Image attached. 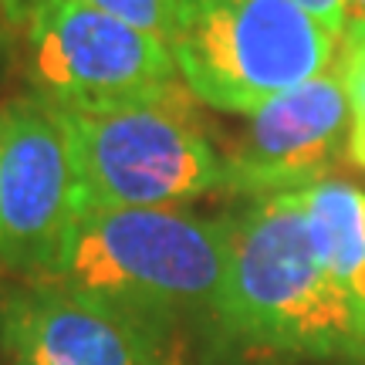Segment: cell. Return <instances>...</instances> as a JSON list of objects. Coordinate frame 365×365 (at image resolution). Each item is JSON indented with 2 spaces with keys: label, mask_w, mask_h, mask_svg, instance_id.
I'll use <instances>...</instances> for the list:
<instances>
[{
  "label": "cell",
  "mask_w": 365,
  "mask_h": 365,
  "mask_svg": "<svg viewBox=\"0 0 365 365\" xmlns=\"http://www.w3.org/2000/svg\"><path fill=\"white\" fill-rule=\"evenodd\" d=\"M4 4V14H7V21H11V27L17 31V38H21V27L27 24V17H31V11L38 7L41 0H0Z\"/></svg>",
  "instance_id": "13"
},
{
  "label": "cell",
  "mask_w": 365,
  "mask_h": 365,
  "mask_svg": "<svg viewBox=\"0 0 365 365\" xmlns=\"http://www.w3.org/2000/svg\"><path fill=\"white\" fill-rule=\"evenodd\" d=\"M298 193L318 257L365 308V193L341 180H322Z\"/></svg>",
  "instance_id": "9"
},
{
  "label": "cell",
  "mask_w": 365,
  "mask_h": 365,
  "mask_svg": "<svg viewBox=\"0 0 365 365\" xmlns=\"http://www.w3.org/2000/svg\"><path fill=\"white\" fill-rule=\"evenodd\" d=\"M14 41H17V31L11 27V21H7V14H4V4H0V65H4V61L11 58Z\"/></svg>",
  "instance_id": "15"
},
{
  "label": "cell",
  "mask_w": 365,
  "mask_h": 365,
  "mask_svg": "<svg viewBox=\"0 0 365 365\" xmlns=\"http://www.w3.org/2000/svg\"><path fill=\"white\" fill-rule=\"evenodd\" d=\"M85 210H156L223 190V156L190 108V88L163 98L61 112Z\"/></svg>",
  "instance_id": "4"
},
{
  "label": "cell",
  "mask_w": 365,
  "mask_h": 365,
  "mask_svg": "<svg viewBox=\"0 0 365 365\" xmlns=\"http://www.w3.org/2000/svg\"><path fill=\"white\" fill-rule=\"evenodd\" d=\"M349 153L365 170V125H352V132H349Z\"/></svg>",
  "instance_id": "16"
},
{
  "label": "cell",
  "mask_w": 365,
  "mask_h": 365,
  "mask_svg": "<svg viewBox=\"0 0 365 365\" xmlns=\"http://www.w3.org/2000/svg\"><path fill=\"white\" fill-rule=\"evenodd\" d=\"M227 223L230 261L217 304L227 335L271 352L365 359V308L318 257L301 193L254 196Z\"/></svg>",
  "instance_id": "1"
},
{
  "label": "cell",
  "mask_w": 365,
  "mask_h": 365,
  "mask_svg": "<svg viewBox=\"0 0 365 365\" xmlns=\"http://www.w3.org/2000/svg\"><path fill=\"white\" fill-rule=\"evenodd\" d=\"M352 108L335 68L298 88L274 95L247 115V129L230 156H223V190L254 196L298 193L328 180Z\"/></svg>",
  "instance_id": "8"
},
{
  "label": "cell",
  "mask_w": 365,
  "mask_h": 365,
  "mask_svg": "<svg viewBox=\"0 0 365 365\" xmlns=\"http://www.w3.org/2000/svg\"><path fill=\"white\" fill-rule=\"evenodd\" d=\"M85 210L61 112L34 95L0 105V264L44 277Z\"/></svg>",
  "instance_id": "6"
},
{
  "label": "cell",
  "mask_w": 365,
  "mask_h": 365,
  "mask_svg": "<svg viewBox=\"0 0 365 365\" xmlns=\"http://www.w3.org/2000/svg\"><path fill=\"white\" fill-rule=\"evenodd\" d=\"M365 34V0H345V31L341 38Z\"/></svg>",
  "instance_id": "14"
},
{
  "label": "cell",
  "mask_w": 365,
  "mask_h": 365,
  "mask_svg": "<svg viewBox=\"0 0 365 365\" xmlns=\"http://www.w3.org/2000/svg\"><path fill=\"white\" fill-rule=\"evenodd\" d=\"M85 4L139 27L145 34H156L166 44L173 41L176 24H180V0H85Z\"/></svg>",
  "instance_id": "10"
},
{
  "label": "cell",
  "mask_w": 365,
  "mask_h": 365,
  "mask_svg": "<svg viewBox=\"0 0 365 365\" xmlns=\"http://www.w3.org/2000/svg\"><path fill=\"white\" fill-rule=\"evenodd\" d=\"M21 38L31 95L58 112H102L186 88L166 41L85 0H41Z\"/></svg>",
  "instance_id": "5"
},
{
  "label": "cell",
  "mask_w": 365,
  "mask_h": 365,
  "mask_svg": "<svg viewBox=\"0 0 365 365\" xmlns=\"http://www.w3.org/2000/svg\"><path fill=\"white\" fill-rule=\"evenodd\" d=\"M335 41L294 0H180L170 48L193 98L250 115L274 95L325 75Z\"/></svg>",
  "instance_id": "3"
},
{
  "label": "cell",
  "mask_w": 365,
  "mask_h": 365,
  "mask_svg": "<svg viewBox=\"0 0 365 365\" xmlns=\"http://www.w3.org/2000/svg\"><path fill=\"white\" fill-rule=\"evenodd\" d=\"M341 58H339V78L352 108V125H365V34L341 38Z\"/></svg>",
  "instance_id": "11"
},
{
  "label": "cell",
  "mask_w": 365,
  "mask_h": 365,
  "mask_svg": "<svg viewBox=\"0 0 365 365\" xmlns=\"http://www.w3.org/2000/svg\"><path fill=\"white\" fill-rule=\"evenodd\" d=\"M294 4L304 7L325 31L341 38V31H345V0H294Z\"/></svg>",
  "instance_id": "12"
},
{
  "label": "cell",
  "mask_w": 365,
  "mask_h": 365,
  "mask_svg": "<svg viewBox=\"0 0 365 365\" xmlns=\"http://www.w3.org/2000/svg\"><path fill=\"white\" fill-rule=\"evenodd\" d=\"M166 331L170 325L48 277L0 294V341L24 365H170Z\"/></svg>",
  "instance_id": "7"
},
{
  "label": "cell",
  "mask_w": 365,
  "mask_h": 365,
  "mask_svg": "<svg viewBox=\"0 0 365 365\" xmlns=\"http://www.w3.org/2000/svg\"><path fill=\"white\" fill-rule=\"evenodd\" d=\"M230 261V223L180 207L81 210L48 281L173 325L217 314Z\"/></svg>",
  "instance_id": "2"
},
{
  "label": "cell",
  "mask_w": 365,
  "mask_h": 365,
  "mask_svg": "<svg viewBox=\"0 0 365 365\" xmlns=\"http://www.w3.org/2000/svg\"><path fill=\"white\" fill-rule=\"evenodd\" d=\"M14 365H24V362H14Z\"/></svg>",
  "instance_id": "17"
}]
</instances>
